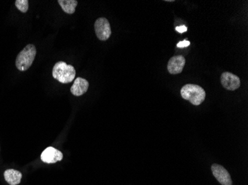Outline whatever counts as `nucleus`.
<instances>
[{
  "instance_id": "4",
  "label": "nucleus",
  "mask_w": 248,
  "mask_h": 185,
  "mask_svg": "<svg viewBox=\"0 0 248 185\" xmlns=\"http://www.w3.org/2000/svg\"><path fill=\"white\" fill-rule=\"evenodd\" d=\"M94 30L97 38L101 41L108 40L111 34L109 22L104 17L98 18L94 23Z\"/></svg>"
},
{
  "instance_id": "1",
  "label": "nucleus",
  "mask_w": 248,
  "mask_h": 185,
  "mask_svg": "<svg viewBox=\"0 0 248 185\" xmlns=\"http://www.w3.org/2000/svg\"><path fill=\"white\" fill-rule=\"evenodd\" d=\"M76 71L72 65H67L65 62H57L52 70V76L54 79L62 84L72 83L75 79Z\"/></svg>"
},
{
  "instance_id": "9",
  "label": "nucleus",
  "mask_w": 248,
  "mask_h": 185,
  "mask_svg": "<svg viewBox=\"0 0 248 185\" xmlns=\"http://www.w3.org/2000/svg\"><path fill=\"white\" fill-rule=\"evenodd\" d=\"M89 83L86 79L78 77L75 80L73 85L71 87V92L75 97H80L87 92Z\"/></svg>"
},
{
  "instance_id": "6",
  "label": "nucleus",
  "mask_w": 248,
  "mask_h": 185,
  "mask_svg": "<svg viewBox=\"0 0 248 185\" xmlns=\"http://www.w3.org/2000/svg\"><path fill=\"white\" fill-rule=\"evenodd\" d=\"M221 83L224 88L231 91L237 90L241 85L240 79L229 72H224L221 74Z\"/></svg>"
},
{
  "instance_id": "2",
  "label": "nucleus",
  "mask_w": 248,
  "mask_h": 185,
  "mask_svg": "<svg viewBox=\"0 0 248 185\" xmlns=\"http://www.w3.org/2000/svg\"><path fill=\"white\" fill-rule=\"evenodd\" d=\"M184 100H187L193 105H199L205 100L206 93L204 89L197 85H185L181 90Z\"/></svg>"
},
{
  "instance_id": "13",
  "label": "nucleus",
  "mask_w": 248,
  "mask_h": 185,
  "mask_svg": "<svg viewBox=\"0 0 248 185\" xmlns=\"http://www.w3.org/2000/svg\"><path fill=\"white\" fill-rule=\"evenodd\" d=\"M190 44V43L189 41H186V40H185V41L179 42V43L177 44V47L178 48H185V47H188V46Z\"/></svg>"
},
{
  "instance_id": "7",
  "label": "nucleus",
  "mask_w": 248,
  "mask_h": 185,
  "mask_svg": "<svg viewBox=\"0 0 248 185\" xmlns=\"http://www.w3.org/2000/svg\"><path fill=\"white\" fill-rule=\"evenodd\" d=\"M63 158L62 152L53 147H47L42 153L41 159L43 162L47 164L57 163Z\"/></svg>"
},
{
  "instance_id": "3",
  "label": "nucleus",
  "mask_w": 248,
  "mask_h": 185,
  "mask_svg": "<svg viewBox=\"0 0 248 185\" xmlns=\"http://www.w3.org/2000/svg\"><path fill=\"white\" fill-rule=\"evenodd\" d=\"M37 50L35 46L32 44H28L26 48L18 54L16 59V67L20 71H26L31 66L35 59Z\"/></svg>"
},
{
  "instance_id": "14",
  "label": "nucleus",
  "mask_w": 248,
  "mask_h": 185,
  "mask_svg": "<svg viewBox=\"0 0 248 185\" xmlns=\"http://www.w3.org/2000/svg\"><path fill=\"white\" fill-rule=\"evenodd\" d=\"M175 30H176V31H178V33H185V32H186V30H187V28L185 26H179V27L175 28Z\"/></svg>"
},
{
  "instance_id": "5",
  "label": "nucleus",
  "mask_w": 248,
  "mask_h": 185,
  "mask_svg": "<svg viewBox=\"0 0 248 185\" xmlns=\"http://www.w3.org/2000/svg\"><path fill=\"white\" fill-rule=\"evenodd\" d=\"M211 171L214 177L221 185H232L231 175L224 167L218 164H213Z\"/></svg>"
},
{
  "instance_id": "11",
  "label": "nucleus",
  "mask_w": 248,
  "mask_h": 185,
  "mask_svg": "<svg viewBox=\"0 0 248 185\" xmlns=\"http://www.w3.org/2000/svg\"><path fill=\"white\" fill-rule=\"evenodd\" d=\"M58 3L64 12L68 14H73L78 6V2L76 0H59Z\"/></svg>"
},
{
  "instance_id": "10",
  "label": "nucleus",
  "mask_w": 248,
  "mask_h": 185,
  "mask_svg": "<svg viewBox=\"0 0 248 185\" xmlns=\"http://www.w3.org/2000/svg\"><path fill=\"white\" fill-rule=\"evenodd\" d=\"M4 177L10 185H18L20 183L22 175L16 170L8 169L4 172Z\"/></svg>"
},
{
  "instance_id": "8",
  "label": "nucleus",
  "mask_w": 248,
  "mask_h": 185,
  "mask_svg": "<svg viewBox=\"0 0 248 185\" xmlns=\"http://www.w3.org/2000/svg\"><path fill=\"white\" fill-rule=\"evenodd\" d=\"M186 60L183 56H175L172 57L168 62L167 69L171 74L181 73L185 68Z\"/></svg>"
},
{
  "instance_id": "12",
  "label": "nucleus",
  "mask_w": 248,
  "mask_h": 185,
  "mask_svg": "<svg viewBox=\"0 0 248 185\" xmlns=\"http://www.w3.org/2000/svg\"><path fill=\"white\" fill-rule=\"evenodd\" d=\"M15 5L19 11L22 13H26L29 10V1L28 0H16Z\"/></svg>"
}]
</instances>
